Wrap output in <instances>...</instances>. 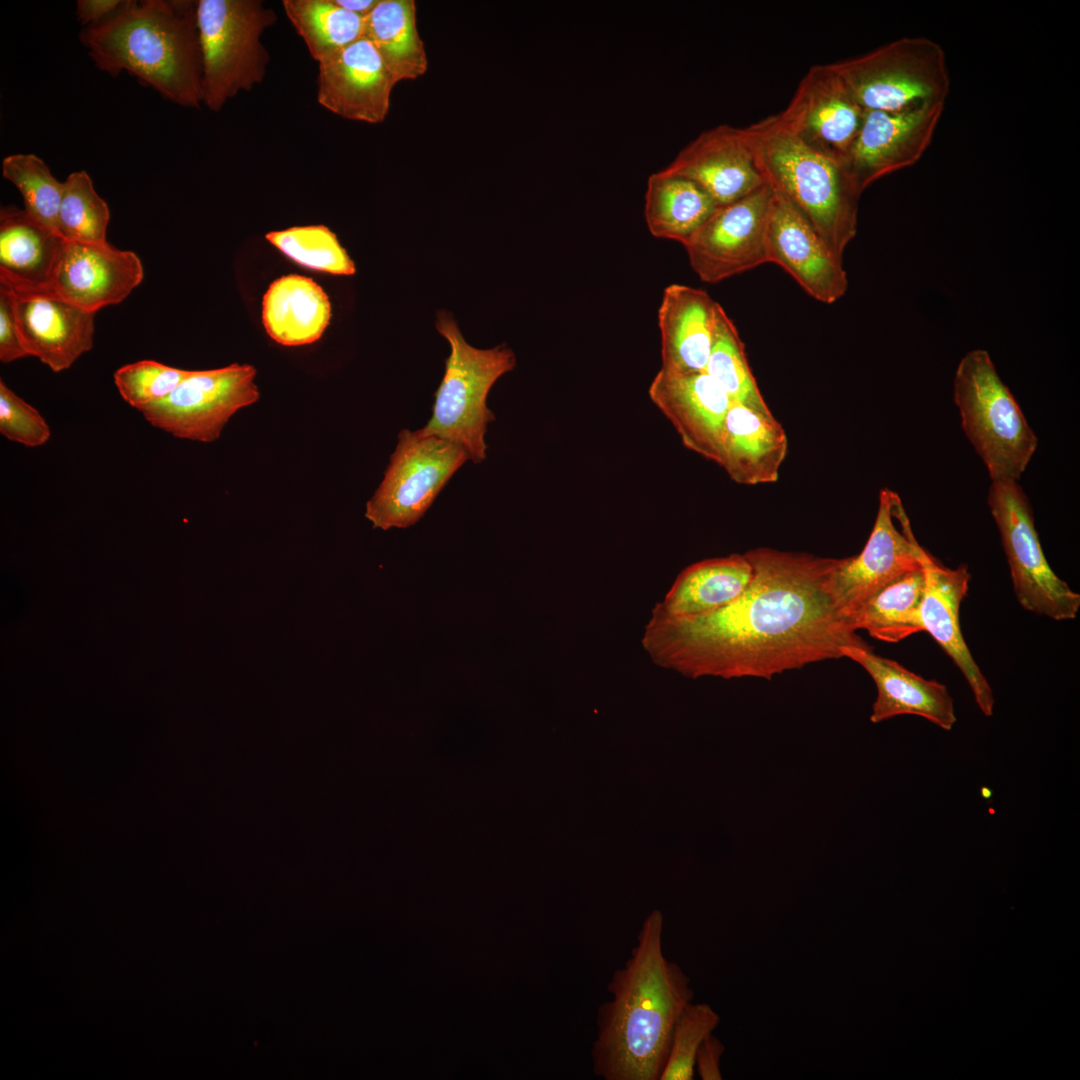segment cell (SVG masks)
<instances>
[{
	"instance_id": "6da1fadb",
	"label": "cell",
	"mask_w": 1080,
	"mask_h": 1080,
	"mask_svg": "<svg viewBox=\"0 0 1080 1080\" xmlns=\"http://www.w3.org/2000/svg\"><path fill=\"white\" fill-rule=\"evenodd\" d=\"M753 577L733 602L713 612L672 617L655 608L641 645L653 663L686 677L772 679L869 646L833 594L840 558L756 548L745 553Z\"/></svg>"
},
{
	"instance_id": "7a4b0ae2",
	"label": "cell",
	"mask_w": 1080,
	"mask_h": 1080,
	"mask_svg": "<svg viewBox=\"0 0 1080 1080\" xmlns=\"http://www.w3.org/2000/svg\"><path fill=\"white\" fill-rule=\"evenodd\" d=\"M664 919L653 910L637 944L607 986L612 999L597 1013L593 1071L605 1080H659L674 1025L692 1002L690 978L663 952Z\"/></svg>"
},
{
	"instance_id": "3957f363",
	"label": "cell",
	"mask_w": 1080,
	"mask_h": 1080,
	"mask_svg": "<svg viewBox=\"0 0 1080 1080\" xmlns=\"http://www.w3.org/2000/svg\"><path fill=\"white\" fill-rule=\"evenodd\" d=\"M79 40L99 70L113 77L127 71L182 107L203 104L197 1L128 0L108 20L84 27Z\"/></svg>"
},
{
	"instance_id": "277c9868",
	"label": "cell",
	"mask_w": 1080,
	"mask_h": 1080,
	"mask_svg": "<svg viewBox=\"0 0 1080 1080\" xmlns=\"http://www.w3.org/2000/svg\"><path fill=\"white\" fill-rule=\"evenodd\" d=\"M742 130L764 182L786 196L843 261L857 233L862 194L845 165L804 142L778 114Z\"/></svg>"
},
{
	"instance_id": "5b68a950",
	"label": "cell",
	"mask_w": 1080,
	"mask_h": 1080,
	"mask_svg": "<svg viewBox=\"0 0 1080 1080\" xmlns=\"http://www.w3.org/2000/svg\"><path fill=\"white\" fill-rule=\"evenodd\" d=\"M954 402L962 428L992 481H1018L1038 439L989 353L969 351L954 377Z\"/></svg>"
},
{
	"instance_id": "8992f818",
	"label": "cell",
	"mask_w": 1080,
	"mask_h": 1080,
	"mask_svg": "<svg viewBox=\"0 0 1080 1080\" xmlns=\"http://www.w3.org/2000/svg\"><path fill=\"white\" fill-rule=\"evenodd\" d=\"M277 21L261 0H198L203 104L218 112L261 84L270 62L261 38Z\"/></svg>"
},
{
	"instance_id": "52a82bcc",
	"label": "cell",
	"mask_w": 1080,
	"mask_h": 1080,
	"mask_svg": "<svg viewBox=\"0 0 1080 1080\" xmlns=\"http://www.w3.org/2000/svg\"><path fill=\"white\" fill-rule=\"evenodd\" d=\"M436 328L449 342L451 352L435 393L431 419L419 431L464 447L477 464L486 458L484 436L488 424L495 420L486 403L489 390L515 367V356L503 345L472 347L447 312H439Z\"/></svg>"
},
{
	"instance_id": "ba28073f",
	"label": "cell",
	"mask_w": 1080,
	"mask_h": 1080,
	"mask_svg": "<svg viewBox=\"0 0 1080 1080\" xmlns=\"http://www.w3.org/2000/svg\"><path fill=\"white\" fill-rule=\"evenodd\" d=\"M830 64L866 111L896 112L945 103L950 91L945 52L923 36L903 37Z\"/></svg>"
},
{
	"instance_id": "9c48e42d",
	"label": "cell",
	"mask_w": 1080,
	"mask_h": 1080,
	"mask_svg": "<svg viewBox=\"0 0 1080 1080\" xmlns=\"http://www.w3.org/2000/svg\"><path fill=\"white\" fill-rule=\"evenodd\" d=\"M988 506L999 529L1014 593L1027 611L1056 621L1076 618L1080 594L1044 555L1028 497L1017 481H992Z\"/></svg>"
},
{
	"instance_id": "30bf717a",
	"label": "cell",
	"mask_w": 1080,
	"mask_h": 1080,
	"mask_svg": "<svg viewBox=\"0 0 1080 1080\" xmlns=\"http://www.w3.org/2000/svg\"><path fill=\"white\" fill-rule=\"evenodd\" d=\"M468 459L456 443L402 430L384 478L366 504V518L383 530L414 525Z\"/></svg>"
},
{
	"instance_id": "8fae6325",
	"label": "cell",
	"mask_w": 1080,
	"mask_h": 1080,
	"mask_svg": "<svg viewBox=\"0 0 1080 1080\" xmlns=\"http://www.w3.org/2000/svg\"><path fill=\"white\" fill-rule=\"evenodd\" d=\"M255 376L251 365L192 370L166 398L139 412L174 437L210 443L237 411L259 399Z\"/></svg>"
},
{
	"instance_id": "7c38bea8",
	"label": "cell",
	"mask_w": 1080,
	"mask_h": 1080,
	"mask_svg": "<svg viewBox=\"0 0 1080 1080\" xmlns=\"http://www.w3.org/2000/svg\"><path fill=\"white\" fill-rule=\"evenodd\" d=\"M773 189L764 184L719 206L685 242L693 271L703 282L718 283L768 263L767 219Z\"/></svg>"
},
{
	"instance_id": "4fadbf2b",
	"label": "cell",
	"mask_w": 1080,
	"mask_h": 1080,
	"mask_svg": "<svg viewBox=\"0 0 1080 1080\" xmlns=\"http://www.w3.org/2000/svg\"><path fill=\"white\" fill-rule=\"evenodd\" d=\"M902 502L897 493L882 489L877 516L862 551L840 558L832 588L841 613L850 619L870 597L899 576L921 568L923 547L917 542L905 510L899 526ZM850 622V621H849Z\"/></svg>"
},
{
	"instance_id": "5bb4252c",
	"label": "cell",
	"mask_w": 1080,
	"mask_h": 1080,
	"mask_svg": "<svg viewBox=\"0 0 1080 1080\" xmlns=\"http://www.w3.org/2000/svg\"><path fill=\"white\" fill-rule=\"evenodd\" d=\"M945 103L904 111H866L844 165L863 192L878 179L917 163L929 147Z\"/></svg>"
},
{
	"instance_id": "9a60e30c",
	"label": "cell",
	"mask_w": 1080,
	"mask_h": 1080,
	"mask_svg": "<svg viewBox=\"0 0 1080 1080\" xmlns=\"http://www.w3.org/2000/svg\"><path fill=\"white\" fill-rule=\"evenodd\" d=\"M865 112L831 64H819L809 68L777 114L804 142L844 164Z\"/></svg>"
},
{
	"instance_id": "2e32d148",
	"label": "cell",
	"mask_w": 1080,
	"mask_h": 1080,
	"mask_svg": "<svg viewBox=\"0 0 1080 1080\" xmlns=\"http://www.w3.org/2000/svg\"><path fill=\"white\" fill-rule=\"evenodd\" d=\"M768 262L782 267L815 300L832 304L847 291L843 261L837 259L806 216L773 190L766 231Z\"/></svg>"
},
{
	"instance_id": "e0dca14e",
	"label": "cell",
	"mask_w": 1080,
	"mask_h": 1080,
	"mask_svg": "<svg viewBox=\"0 0 1080 1080\" xmlns=\"http://www.w3.org/2000/svg\"><path fill=\"white\" fill-rule=\"evenodd\" d=\"M143 277L142 262L132 251L118 249L108 241L65 239L50 293L96 313L124 301Z\"/></svg>"
},
{
	"instance_id": "ac0fdd59",
	"label": "cell",
	"mask_w": 1080,
	"mask_h": 1080,
	"mask_svg": "<svg viewBox=\"0 0 1080 1080\" xmlns=\"http://www.w3.org/2000/svg\"><path fill=\"white\" fill-rule=\"evenodd\" d=\"M317 102L342 118L381 123L397 81L375 47L362 38L318 64Z\"/></svg>"
},
{
	"instance_id": "d6986e66",
	"label": "cell",
	"mask_w": 1080,
	"mask_h": 1080,
	"mask_svg": "<svg viewBox=\"0 0 1080 1080\" xmlns=\"http://www.w3.org/2000/svg\"><path fill=\"white\" fill-rule=\"evenodd\" d=\"M648 394L688 450L719 464L731 401L706 372L673 374L660 369Z\"/></svg>"
},
{
	"instance_id": "ffe728a7",
	"label": "cell",
	"mask_w": 1080,
	"mask_h": 1080,
	"mask_svg": "<svg viewBox=\"0 0 1080 1080\" xmlns=\"http://www.w3.org/2000/svg\"><path fill=\"white\" fill-rule=\"evenodd\" d=\"M924 589L920 607L923 630L928 632L953 660L968 682L974 699L985 716L994 710V695L988 680L975 662L962 635L959 621L971 575L965 565L943 566L925 549L921 554Z\"/></svg>"
},
{
	"instance_id": "44dd1931",
	"label": "cell",
	"mask_w": 1080,
	"mask_h": 1080,
	"mask_svg": "<svg viewBox=\"0 0 1080 1080\" xmlns=\"http://www.w3.org/2000/svg\"><path fill=\"white\" fill-rule=\"evenodd\" d=\"M662 171L695 182L719 206L765 184L742 128L727 124L702 132Z\"/></svg>"
},
{
	"instance_id": "7402d4cb",
	"label": "cell",
	"mask_w": 1080,
	"mask_h": 1080,
	"mask_svg": "<svg viewBox=\"0 0 1080 1080\" xmlns=\"http://www.w3.org/2000/svg\"><path fill=\"white\" fill-rule=\"evenodd\" d=\"M11 293L28 356L38 358L58 373L93 348L95 313L51 293Z\"/></svg>"
},
{
	"instance_id": "603a6c76",
	"label": "cell",
	"mask_w": 1080,
	"mask_h": 1080,
	"mask_svg": "<svg viewBox=\"0 0 1080 1080\" xmlns=\"http://www.w3.org/2000/svg\"><path fill=\"white\" fill-rule=\"evenodd\" d=\"M841 652L843 657L861 665L876 685L872 723L899 715H916L943 730L953 728L957 721L954 702L944 684L925 679L896 661L875 654L870 646H847Z\"/></svg>"
},
{
	"instance_id": "cb8c5ba5",
	"label": "cell",
	"mask_w": 1080,
	"mask_h": 1080,
	"mask_svg": "<svg viewBox=\"0 0 1080 1080\" xmlns=\"http://www.w3.org/2000/svg\"><path fill=\"white\" fill-rule=\"evenodd\" d=\"M65 239L24 209L0 211V286L14 293H50Z\"/></svg>"
},
{
	"instance_id": "d4e9b609",
	"label": "cell",
	"mask_w": 1080,
	"mask_h": 1080,
	"mask_svg": "<svg viewBox=\"0 0 1080 1080\" xmlns=\"http://www.w3.org/2000/svg\"><path fill=\"white\" fill-rule=\"evenodd\" d=\"M719 303L699 288L671 284L658 310L661 369L673 374L705 370Z\"/></svg>"
},
{
	"instance_id": "484cf974",
	"label": "cell",
	"mask_w": 1080,
	"mask_h": 1080,
	"mask_svg": "<svg viewBox=\"0 0 1080 1080\" xmlns=\"http://www.w3.org/2000/svg\"><path fill=\"white\" fill-rule=\"evenodd\" d=\"M787 452L786 432L773 414L731 402L718 465L732 481L748 486L775 483Z\"/></svg>"
},
{
	"instance_id": "4316f807",
	"label": "cell",
	"mask_w": 1080,
	"mask_h": 1080,
	"mask_svg": "<svg viewBox=\"0 0 1080 1080\" xmlns=\"http://www.w3.org/2000/svg\"><path fill=\"white\" fill-rule=\"evenodd\" d=\"M752 577L745 553L704 559L684 568L653 608L672 617L707 614L738 598Z\"/></svg>"
},
{
	"instance_id": "83f0119b",
	"label": "cell",
	"mask_w": 1080,
	"mask_h": 1080,
	"mask_svg": "<svg viewBox=\"0 0 1080 1080\" xmlns=\"http://www.w3.org/2000/svg\"><path fill=\"white\" fill-rule=\"evenodd\" d=\"M331 318L329 298L312 279L288 275L275 280L263 297L262 320L268 335L286 346L318 340Z\"/></svg>"
},
{
	"instance_id": "f1b7e54d",
	"label": "cell",
	"mask_w": 1080,
	"mask_h": 1080,
	"mask_svg": "<svg viewBox=\"0 0 1080 1080\" xmlns=\"http://www.w3.org/2000/svg\"><path fill=\"white\" fill-rule=\"evenodd\" d=\"M719 205L695 182L662 170L648 178L644 215L657 238L685 242Z\"/></svg>"
},
{
	"instance_id": "f546056e",
	"label": "cell",
	"mask_w": 1080,
	"mask_h": 1080,
	"mask_svg": "<svg viewBox=\"0 0 1080 1080\" xmlns=\"http://www.w3.org/2000/svg\"><path fill=\"white\" fill-rule=\"evenodd\" d=\"M397 81L425 74L428 59L420 38L413 0H379L364 18V36Z\"/></svg>"
},
{
	"instance_id": "4dcf8cb0",
	"label": "cell",
	"mask_w": 1080,
	"mask_h": 1080,
	"mask_svg": "<svg viewBox=\"0 0 1080 1080\" xmlns=\"http://www.w3.org/2000/svg\"><path fill=\"white\" fill-rule=\"evenodd\" d=\"M923 589L922 566L899 576L852 614V629L866 630L871 637L889 643L924 631L920 617Z\"/></svg>"
},
{
	"instance_id": "1f68e13d",
	"label": "cell",
	"mask_w": 1080,
	"mask_h": 1080,
	"mask_svg": "<svg viewBox=\"0 0 1080 1080\" xmlns=\"http://www.w3.org/2000/svg\"><path fill=\"white\" fill-rule=\"evenodd\" d=\"M290 23L319 64L364 36V18L336 0H283Z\"/></svg>"
},
{
	"instance_id": "d6a6232c",
	"label": "cell",
	"mask_w": 1080,
	"mask_h": 1080,
	"mask_svg": "<svg viewBox=\"0 0 1080 1080\" xmlns=\"http://www.w3.org/2000/svg\"><path fill=\"white\" fill-rule=\"evenodd\" d=\"M706 372L728 395L731 402L772 414L749 367L739 333L718 304Z\"/></svg>"
},
{
	"instance_id": "836d02e7",
	"label": "cell",
	"mask_w": 1080,
	"mask_h": 1080,
	"mask_svg": "<svg viewBox=\"0 0 1080 1080\" xmlns=\"http://www.w3.org/2000/svg\"><path fill=\"white\" fill-rule=\"evenodd\" d=\"M110 221L108 204L96 192L86 171H76L63 181L58 232L66 240L105 242Z\"/></svg>"
},
{
	"instance_id": "e575fe53",
	"label": "cell",
	"mask_w": 1080,
	"mask_h": 1080,
	"mask_svg": "<svg viewBox=\"0 0 1080 1080\" xmlns=\"http://www.w3.org/2000/svg\"><path fill=\"white\" fill-rule=\"evenodd\" d=\"M2 175L21 193L23 209L58 232L63 182L53 176L47 164L31 153L11 154L2 160Z\"/></svg>"
},
{
	"instance_id": "d590c367",
	"label": "cell",
	"mask_w": 1080,
	"mask_h": 1080,
	"mask_svg": "<svg viewBox=\"0 0 1080 1080\" xmlns=\"http://www.w3.org/2000/svg\"><path fill=\"white\" fill-rule=\"evenodd\" d=\"M266 239L293 261L313 270L353 275L355 264L336 235L323 225L272 231Z\"/></svg>"
},
{
	"instance_id": "8d00e7d4",
	"label": "cell",
	"mask_w": 1080,
	"mask_h": 1080,
	"mask_svg": "<svg viewBox=\"0 0 1080 1080\" xmlns=\"http://www.w3.org/2000/svg\"><path fill=\"white\" fill-rule=\"evenodd\" d=\"M720 1021L706 1003H689L678 1017L671 1036L668 1056L659 1080H691L695 1057L703 1040Z\"/></svg>"
},
{
	"instance_id": "74e56055",
	"label": "cell",
	"mask_w": 1080,
	"mask_h": 1080,
	"mask_svg": "<svg viewBox=\"0 0 1080 1080\" xmlns=\"http://www.w3.org/2000/svg\"><path fill=\"white\" fill-rule=\"evenodd\" d=\"M191 373L154 360H140L118 368L114 383L123 400L140 411L166 398Z\"/></svg>"
},
{
	"instance_id": "f35d334b",
	"label": "cell",
	"mask_w": 1080,
	"mask_h": 1080,
	"mask_svg": "<svg viewBox=\"0 0 1080 1080\" xmlns=\"http://www.w3.org/2000/svg\"><path fill=\"white\" fill-rule=\"evenodd\" d=\"M0 433L12 442L34 448L46 444L51 429L32 405L0 380Z\"/></svg>"
},
{
	"instance_id": "ab89813d",
	"label": "cell",
	"mask_w": 1080,
	"mask_h": 1080,
	"mask_svg": "<svg viewBox=\"0 0 1080 1080\" xmlns=\"http://www.w3.org/2000/svg\"><path fill=\"white\" fill-rule=\"evenodd\" d=\"M27 356L17 326L12 293L0 286V361L11 363Z\"/></svg>"
},
{
	"instance_id": "60d3db41",
	"label": "cell",
	"mask_w": 1080,
	"mask_h": 1080,
	"mask_svg": "<svg viewBox=\"0 0 1080 1080\" xmlns=\"http://www.w3.org/2000/svg\"><path fill=\"white\" fill-rule=\"evenodd\" d=\"M723 1052V1044L712 1033L703 1040L695 1057V1068L701 1079H722L720 1062Z\"/></svg>"
},
{
	"instance_id": "b9f144b4",
	"label": "cell",
	"mask_w": 1080,
	"mask_h": 1080,
	"mask_svg": "<svg viewBox=\"0 0 1080 1080\" xmlns=\"http://www.w3.org/2000/svg\"><path fill=\"white\" fill-rule=\"evenodd\" d=\"M128 0H78L76 16L84 27L98 25L121 10Z\"/></svg>"
},
{
	"instance_id": "7bdbcfd3",
	"label": "cell",
	"mask_w": 1080,
	"mask_h": 1080,
	"mask_svg": "<svg viewBox=\"0 0 1080 1080\" xmlns=\"http://www.w3.org/2000/svg\"><path fill=\"white\" fill-rule=\"evenodd\" d=\"M379 0H336V2L353 13L366 17L377 5Z\"/></svg>"
}]
</instances>
